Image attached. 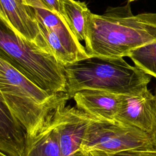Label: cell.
Instances as JSON below:
<instances>
[{"label": "cell", "mask_w": 156, "mask_h": 156, "mask_svg": "<svg viewBox=\"0 0 156 156\" xmlns=\"http://www.w3.org/2000/svg\"><path fill=\"white\" fill-rule=\"evenodd\" d=\"M85 42L89 56L127 57L132 50L156 41V13L133 15L129 4L90 13Z\"/></svg>", "instance_id": "cell-1"}, {"label": "cell", "mask_w": 156, "mask_h": 156, "mask_svg": "<svg viewBox=\"0 0 156 156\" xmlns=\"http://www.w3.org/2000/svg\"><path fill=\"white\" fill-rule=\"evenodd\" d=\"M66 93L69 98L79 91L99 90L119 94L133 95L147 88L151 76L123 57L89 56L66 65Z\"/></svg>", "instance_id": "cell-2"}, {"label": "cell", "mask_w": 156, "mask_h": 156, "mask_svg": "<svg viewBox=\"0 0 156 156\" xmlns=\"http://www.w3.org/2000/svg\"><path fill=\"white\" fill-rule=\"evenodd\" d=\"M0 58L43 90L51 93H66L64 65L53 54L19 36L1 20Z\"/></svg>", "instance_id": "cell-3"}, {"label": "cell", "mask_w": 156, "mask_h": 156, "mask_svg": "<svg viewBox=\"0 0 156 156\" xmlns=\"http://www.w3.org/2000/svg\"><path fill=\"white\" fill-rule=\"evenodd\" d=\"M153 149L147 132L118 122L94 119L86 130L79 152L83 155L98 151L113 155L124 151Z\"/></svg>", "instance_id": "cell-4"}, {"label": "cell", "mask_w": 156, "mask_h": 156, "mask_svg": "<svg viewBox=\"0 0 156 156\" xmlns=\"http://www.w3.org/2000/svg\"><path fill=\"white\" fill-rule=\"evenodd\" d=\"M65 104L55 110L53 122L62 156H75L88 126L94 119L77 108Z\"/></svg>", "instance_id": "cell-5"}, {"label": "cell", "mask_w": 156, "mask_h": 156, "mask_svg": "<svg viewBox=\"0 0 156 156\" xmlns=\"http://www.w3.org/2000/svg\"><path fill=\"white\" fill-rule=\"evenodd\" d=\"M0 19L19 36L52 54L32 7L16 0H0Z\"/></svg>", "instance_id": "cell-6"}, {"label": "cell", "mask_w": 156, "mask_h": 156, "mask_svg": "<svg viewBox=\"0 0 156 156\" xmlns=\"http://www.w3.org/2000/svg\"><path fill=\"white\" fill-rule=\"evenodd\" d=\"M122 94L87 89L74 94L76 108L97 121L115 122Z\"/></svg>", "instance_id": "cell-7"}, {"label": "cell", "mask_w": 156, "mask_h": 156, "mask_svg": "<svg viewBox=\"0 0 156 156\" xmlns=\"http://www.w3.org/2000/svg\"><path fill=\"white\" fill-rule=\"evenodd\" d=\"M154 96L147 88L133 95L122 94L115 122L136 127L149 133L154 118Z\"/></svg>", "instance_id": "cell-8"}, {"label": "cell", "mask_w": 156, "mask_h": 156, "mask_svg": "<svg viewBox=\"0 0 156 156\" xmlns=\"http://www.w3.org/2000/svg\"><path fill=\"white\" fill-rule=\"evenodd\" d=\"M27 137L24 126L1 101L0 152L7 156H22Z\"/></svg>", "instance_id": "cell-9"}, {"label": "cell", "mask_w": 156, "mask_h": 156, "mask_svg": "<svg viewBox=\"0 0 156 156\" xmlns=\"http://www.w3.org/2000/svg\"><path fill=\"white\" fill-rule=\"evenodd\" d=\"M32 9L35 15L57 37L76 62L89 57L85 48L80 44L64 18L57 13L45 9L37 7Z\"/></svg>", "instance_id": "cell-10"}, {"label": "cell", "mask_w": 156, "mask_h": 156, "mask_svg": "<svg viewBox=\"0 0 156 156\" xmlns=\"http://www.w3.org/2000/svg\"><path fill=\"white\" fill-rule=\"evenodd\" d=\"M53 115L39 133L34 136H27L22 156H62L54 129Z\"/></svg>", "instance_id": "cell-11"}, {"label": "cell", "mask_w": 156, "mask_h": 156, "mask_svg": "<svg viewBox=\"0 0 156 156\" xmlns=\"http://www.w3.org/2000/svg\"><path fill=\"white\" fill-rule=\"evenodd\" d=\"M66 21L79 41H86L88 37V18L91 13L85 2L62 0Z\"/></svg>", "instance_id": "cell-12"}, {"label": "cell", "mask_w": 156, "mask_h": 156, "mask_svg": "<svg viewBox=\"0 0 156 156\" xmlns=\"http://www.w3.org/2000/svg\"><path fill=\"white\" fill-rule=\"evenodd\" d=\"M135 66L156 78V41L137 48L128 54Z\"/></svg>", "instance_id": "cell-13"}, {"label": "cell", "mask_w": 156, "mask_h": 156, "mask_svg": "<svg viewBox=\"0 0 156 156\" xmlns=\"http://www.w3.org/2000/svg\"><path fill=\"white\" fill-rule=\"evenodd\" d=\"M35 16L42 34L47 41L52 54L57 60L64 66L76 62L74 58L64 48L57 37L35 15Z\"/></svg>", "instance_id": "cell-14"}, {"label": "cell", "mask_w": 156, "mask_h": 156, "mask_svg": "<svg viewBox=\"0 0 156 156\" xmlns=\"http://www.w3.org/2000/svg\"><path fill=\"white\" fill-rule=\"evenodd\" d=\"M38 1L40 5V8L45 9L51 12L57 13L66 20L64 10H63L62 0H38Z\"/></svg>", "instance_id": "cell-15"}, {"label": "cell", "mask_w": 156, "mask_h": 156, "mask_svg": "<svg viewBox=\"0 0 156 156\" xmlns=\"http://www.w3.org/2000/svg\"><path fill=\"white\" fill-rule=\"evenodd\" d=\"M112 156H156V150L130 151L121 152L112 155Z\"/></svg>", "instance_id": "cell-16"}, {"label": "cell", "mask_w": 156, "mask_h": 156, "mask_svg": "<svg viewBox=\"0 0 156 156\" xmlns=\"http://www.w3.org/2000/svg\"><path fill=\"white\" fill-rule=\"evenodd\" d=\"M154 118L151 131L149 132V135L151 138V143L154 150H156V90L154 94Z\"/></svg>", "instance_id": "cell-17"}, {"label": "cell", "mask_w": 156, "mask_h": 156, "mask_svg": "<svg viewBox=\"0 0 156 156\" xmlns=\"http://www.w3.org/2000/svg\"><path fill=\"white\" fill-rule=\"evenodd\" d=\"M83 156H112L111 154L102 152V151H94L90 152Z\"/></svg>", "instance_id": "cell-18"}, {"label": "cell", "mask_w": 156, "mask_h": 156, "mask_svg": "<svg viewBox=\"0 0 156 156\" xmlns=\"http://www.w3.org/2000/svg\"><path fill=\"white\" fill-rule=\"evenodd\" d=\"M16 1H17L18 2H20V3H21V4H25V5H26V2H25V1H24V0H16Z\"/></svg>", "instance_id": "cell-19"}, {"label": "cell", "mask_w": 156, "mask_h": 156, "mask_svg": "<svg viewBox=\"0 0 156 156\" xmlns=\"http://www.w3.org/2000/svg\"><path fill=\"white\" fill-rule=\"evenodd\" d=\"M0 156H7V155H5V154H4L3 153H0Z\"/></svg>", "instance_id": "cell-20"}, {"label": "cell", "mask_w": 156, "mask_h": 156, "mask_svg": "<svg viewBox=\"0 0 156 156\" xmlns=\"http://www.w3.org/2000/svg\"><path fill=\"white\" fill-rule=\"evenodd\" d=\"M135 1V0H129V2H132V1Z\"/></svg>", "instance_id": "cell-21"}]
</instances>
